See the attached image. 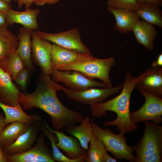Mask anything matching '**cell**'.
<instances>
[{
  "label": "cell",
  "mask_w": 162,
  "mask_h": 162,
  "mask_svg": "<svg viewBox=\"0 0 162 162\" xmlns=\"http://www.w3.org/2000/svg\"><path fill=\"white\" fill-rule=\"evenodd\" d=\"M50 75L52 79L55 82H62L67 88L72 90L80 91L96 87L110 88L104 82L96 81L75 70L53 69Z\"/></svg>",
  "instance_id": "obj_6"
},
{
  "label": "cell",
  "mask_w": 162,
  "mask_h": 162,
  "mask_svg": "<svg viewBox=\"0 0 162 162\" xmlns=\"http://www.w3.org/2000/svg\"><path fill=\"white\" fill-rule=\"evenodd\" d=\"M0 107L5 114L4 122L8 124L13 122L19 121L31 125L43 120L41 115L36 114L30 116L22 109L20 103L15 106H10L0 102Z\"/></svg>",
  "instance_id": "obj_18"
},
{
  "label": "cell",
  "mask_w": 162,
  "mask_h": 162,
  "mask_svg": "<svg viewBox=\"0 0 162 162\" xmlns=\"http://www.w3.org/2000/svg\"><path fill=\"white\" fill-rule=\"evenodd\" d=\"M152 67H162V54H160L158 56L156 61L152 63Z\"/></svg>",
  "instance_id": "obj_37"
},
{
  "label": "cell",
  "mask_w": 162,
  "mask_h": 162,
  "mask_svg": "<svg viewBox=\"0 0 162 162\" xmlns=\"http://www.w3.org/2000/svg\"><path fill=\"white\" fill-rule=\"evenodd\" d=\"M115 63L113 57L99 59L94 57L91 54L80 53L78 58L74 62L56 67L53 69L78 71L91 79H98L111 88L113 86L109 77V72Z\"/></svg>",
  "instance_id": "obj_3"
},
{
  "label": "cell",
  "mask_w": 162,
  "mask_h": 162,
  "mask_svg": "<svg viewBox=\"0 0 162 162\" xmlns=\"http://www.w3.org/2000/svg\"><path fill=\"white\" fill-rule=\"evenodd\" d=\"M41 38L64 48L83 54H90L88 48L82 43L79 29L73 28L68 31L50 33L36 30Z\"/></svg>",
  "instance_id": "obj_7"
},
{
  "label": "cell",
  "mask_w": 162,
  "mask_h": 162,
  "mask_svg": "<svg viewBox=\"0 0 162 162\" xmlns=\"http://www.w3.org/2000/svg\"><path fill=\"white\" fill-rule=\"evenodd\" d=\"M40 12V10L37 9L29 8L23 11L11 9L6 15L8 23L11 26L13 24L17 23L28 29L36 31L39 27L37 17Z\"/></svg>",
  "instance_id": "obj_16"
},
{
  "label": "cell",
  "mask_w": 162,
  "mask_h": 162,
  "mask_svg": "<svg viewBox=\"0 0 162 162\" xmlns=\"http://www.w3.org/2000/svg\"><path fill=\"white\" fill-rule=\"evenodd\" d=\"M43 121L30 125L26 132L12 143L3 148L4 154L8 155L21 153L31 149L36 141L38 133L41 130Z\"/></svg>",
  "instance_id": "obj_13"
},
{
  "label": "cell",
  "mask_w": 162,
  "mask_h": 162,
  "mask_svg": "<svg viewBox=\"0 0 162 162\" xmlns=\"http://www.w3.org/2000/svg\"><path fill=\"white\" fill-rule=\"evenodd\" d=\"M29 125L19 121L7 125L0 134V147L4 148L12 143L27 131Z\"/></svg>",
  "instance_id": "obj_22"
},
{
  "label": "cell",
  "mask_w": 162,
  "mask_h": 162,
  "mask_svg": "<svg viewBox=\"0 0 162 162\" xmlns=\"http://www.w3.org/2000/svg\"><path fill=\"white\" fill-rule=\"evenodd\" d=\"M0 66L4 71L9 74L14 81L17 73L26 68L23 60L16 51L1 63Z\"/></svg>",
  "instance_id": "obj_27"
},
{
  "label": "cell",
  "mask_w": 162,
  "mask_h": 162,
  "mask_svg": "<svg viewBox=\"0 0 162 162\" xmlns=\"http://www.w3.org/2000/svg\"><path fill=\"white\" fill-rule=\"evenodd\" d=\"M139 3L146 2L152 4L158 7L162 5V0H136Z\"/></svg>",
  "instance_id": "obj_36"
},
{
  "label": "cell",
  "mask_w": 162,
  "mask_h": 162,
  "mask_svg": "<svg viewBox=\"0 0 162 162\" xmlns=\"http://www.w3.org/2000/svg\"><path fill=\"white\" fill-rule=\"evenodd\" d=\"M140 92L145 98L143 105L138 110L130 112V119L135 124L150 120L155 124L162 122V98L142 90Z\"/></svg>",
  "instance_id": "obj_8"
},
{
  "label": "cell",
  "mask_w": 162,
  "mask_h": 162,
  "mask_svg": "<svg viewBox=\"0 0 162 162\" xmlns=\"http://www.w3.org/2000/svg\"><path fill=\"white\" fill-rule=\"evenodd\" d=\"M107 10L113 15L116 19V22L113 28L122 33L132 31L133 26L139 20V17L135 11L110 6H108Z\"/></svg>",
  "instance_id": "obj_17"
},
{
  "label": "cell",
  "mask_w": 162,
  "mask_h": 162,
  "mask_svg": "<svg viewBox=\"0 0 162 162\" xmlns=\"http://www.w3.org/2000/svg\"><path fill=\"white\" fill-rule=\"evenodd\" d=\"M138 9L135 11L139 17L146 22L162 28V13L159 8L150 3H139Z\"/></svg>",
  "instance_id": "obj_25"
},
{
  "label": "cell",
  "mask_w": 162,
  "mask_h": 162,
  "mask_svg": "<svg viewBox=\"0 0 162 162\" xmlns=\"http://www.w3.org/2000/svg\"><path fill=\"white\" fill-rule=\"evenodd\" d=\"M108 0H107V1H108Z\"/></svg>",
  "instance_id": "obj_43"
},
{
  "label": "cell",
  "mask_w": 162,
  "mask_h": 162,
  "mask_svg": "<svg viewBox=\"0 0 162 162\" xmlns=\"http://www.w3.org/2000/svg\"><path fill=\"white\" fill-rule=\"evenodd\" d=\"M34 0H17L18 7L19 9L22 8V6L24 5L26 10L30 8Z\"/></svg>",
  "instance_id": "obj_32"
},
{
  "label": "cell",
  "mask_w": 162,
  "mask_h": 162,
  "mask_svg": "<svg viewBox=\"0 0 162 162\" xmlns=\"http://www.w3.org/2000/svg\"><path fill=\"white\" fill-rule=\"evenodd\" d=\"M137 78L135 88L162 98V67L148 69Z\"/></svg>",
  "instance_id": "obj_12"
},
{
  "label": "cell",
  "mask_w": 162,
  "mask_h": 162,
  "mask_svg": "<svg viewBox=\"0 0 162 162\" xmlns=\"http://www.w3.org/2000/svg\"><path fill=\"white\" fill-rule=\"evenodd\" d=\"M46 135L40 133L36 143L30 150L23 153L6 155L8 162H56L52 150L45 142Z\"/></svg>",
  "instance_id": "obj_10"
},
{
  "label": "cell",
  "mask_w": 162,
  "mask_h": 162,
  "mask_svg": "<svg viewBox=\"0 0 162 162\" xmlns=\"http://www.w3.org/2000/svg\"><path fill=\"white\" fill-rule=\"evenodd\" d=\"M61 0H34V3L38 6H43L46 4H53L59 2Z\"/></svg>",
  "instance_id": "obj_35"
},
{
  "label": "cell",
  "mask_w": 162,
  "mask_h": 162,
  "mask_svg": "<svg viewBox=\"0 0 162 162\" xmlns=\"http://www.w3.org/2000/svg\"><path fill=\"white\" fill-rule=\"evenodd\" d=\"M79 54L55 44H52L51 62L53 69L74 62Z\"/></svg>",
  "instance_id": "obj_24"
},
{
  "label": "cell",
  "mask_w": 162,
  "mask_h": 162,
  "mask_svg": "<svg viewBox=\"0 0 162 162\" xmlns=\"http://www.w3.org/2000/svg\"><path fill=\"white\" fill-rule=\"evenodd\" d=\"M137 80V78L132 76L130 73H126L120 94L106 102L90 105L93 116L101 118L106 115V111H113L117 114L116 118L113 121L105 122L104 125H116L120 133L124 134L137 129V126L130 119V97Z\"/></svg>",
  "instance_id": "obj_2"
},
{
  "label": "cell",
  "mask_w": 162,
  "mask_h": 162,
  "mask_svg": "<svg viewBox=\"0 0 162 162\" xmlns=\"http://www.w3.org/2000/svg\"><path fill=\"white\" fill-rule=\"evenodd\" d=\"M162 158V153L155 152L143 158L139 162H161Z\"/></svg>",
  "instance_id": "obj_31"
},
{
  "label": "cell",
  "mask_w": 162,
  "mask_h": 162,
  "mask_svg": "<svg viewBox=\"0 0 162 162\" xmlns=\"http://www.w3.org/2000/svg\"><path fill=\"white\" fill-rule=\"evenodd\" d=\"M80 125L65 127L64 130L68 134L75 137L79 141L82 146L86 150L93 135L92 122L88 117L83 118Z\"/></svg>",
  "instance_id": "obj_21"
},
{
  "label": "cell",
  "mask_w": 162,
  "mask_h": 162,
  "mask_svg": "<svg viewBox=\"0 0 162 162\" xmlns=\"http://www.w3.org/2000/svg\"><path fill=\"white\" fill-rule=\"evenodd\" d=\"M107 3L108 6L134 11H136L139 7L136 0H109Z\"/></svg>",
  "instance_id": "obj_29"
},
{
  "label": "cell",
  "mask_w": 162,
  "mask_h": 162,
  "mask_svg": "<svg viewBox=\"0 0 162 162\" xmlns=\"http://www.w3.org/2000/svg\"><path fill=\"white\" fill-rule=\"evenodd\" d=\"M5 116L0 112V134L7 125L4 122Z\"/></svg>",
  "instance_id": "obj_38"
},
{
  "label": "cell",
  "mask_w": 162,
  "mask_h": 162,
  "mask_svg": "<svg viewBox=\"0 0 162 162\" xmlns=\"http://www.w3.org/2000/svg\"><path fill=\"white\" fill-rule=\"evenodd\" d=\"M19 39L7 28H0V64L16 51Z\"/></svg>",
  "instance_id": "obj_23"
},
{
  "label": "cell",
  "mask_w": 162,
  "mask_h": 162,
  "mask_svg": "<svg viewBox=\"0 0 162 162\" xmlns=\"http://www.w3.org/2000/svg\"><path fill=\"white\" fill-rule=\"evenodd\" d=\"M94 134L103 143L106 151L111 152L116 160L125 159L130 162H136L133 153L132 147L126 143L124 134H114L108 128L103 129L94 122H92Z\"/></svg>",
  "instance_id": "obj_4"
},
{
  "label": "cell",
  "mask_w": 162,
  "mask_h": 162,
  "mask_svg": "<svg viewBox=\"0 0 162 162\" xmlns=\"http://www.w3.org/2000/svg\"><path fill=\"white\" fill-rule=\"evenodd\" d=\"M10 75L0 66V102L15 106L20 103L21 92L12 81Z\"/></svg>",
  "instance_id": "obj_15"
},
{
  "label": "cell",
  "mask_w": 162,
  "mask_h": 162,
  "mask_svg": "<svg viewBox=\"0 0 162 162\" xmlns=\"http://www.w3.org/2000/svg\"><path fill=\"white\" fill-rule=\"evenodd\" d=\"M36 88L32 93L21 92L20 103L23 109H41L51 117L52 129L63 131L66 127L76 125L83 119L80 112L70 110L58 99L57 92L61 90L59 84L51 78L50 75L42 70L38 76Z\"/></svg>",
  "instance_id": "obj_1"
},
{
  "label": "cell",
  "mask_w": 162,
  "mask_h": 162,
  "mask_svg": "<svg viewBox=\"0 0 162 162\" xmlns=\"http://www.w3.org/2000/svg\"><path fill=\"white\" fill-rule=\"evenodd\" d=\"M30 72L26 68L20 70L17 74L14 80L15 85L19 89L26 91L30 79Z\"/></svg>",
  "instance_id": "obj_30"
},
{
  "label": "cell",
  "mask_w": 162,
  "mask_h": 162,
  "mask_svg": "<svg viewBox=\"0 0 162 162\" xmlns=\"http://www.w3.org/2000/svg\"><path fill=\"white\" fill-rule=\"evenodd\" d=\"M41 130L50 140L52 147L53 158L56 162H86V154L76 159H70L64 155L56 146L58 140L54 133L46 127L44 120L42 122Z\"/></svg>",
  "instance_id": "obj_26"
},
{
  "label": "cell",
  "mask_w": 162,
  "mask_h": 162,
  "mask_svg": "<svg viewBox=\"0 0 162 162\" xmlns=\"http://www.w3.org/2000/svg\"><path fill=\"white\" fill-rule=\"evenodd\" d=\"M32 30L24 27L20 28L18 35L19 44L16 52L23 60L26 68L31 73L35 71L32 63L31 47Z\"/></svg>",
  "instance_id": "obj_20"
},
{
  "label": "cell",
  "mask_w": 162,
  "mask_h": 162,
  "mask_svg": "<svg viewBox=\"0 0 162 162\" xmlns=\"http://www.w3.org/2000/svg\"><path fill=\"white\" fill-rule=\"evenodd\" d=\"M9 25L6 13L0 11V28H7Z\"/></svg>",
  "instance_id": "obj_34"
},
{
  "label": "cell",
  "mask_w": 162,
  "mask_h": 162,
  "mask_svg": "<svg viewBox=\"0 0 162 162\" xmlns=\"http://www.w3.org/2000/svg\"><path fill=\"white\" fill-rule=\"evenodd\" d=\"M143 122L145 125L143 136L132 147L136 152V162L154 152L162 153V126L148 120Z\"/></svg>",
  "instance_id": "obj_5"
},
{
  "label": "cell",
  "mask_w": 162,
  "mask_h": 162,
  "mask_svg": "<svg viewBox=\"0 0 162 162\" xmlns=\"http://www.w3.org/2000/svg\"><path fill=\"white\" fill-rule=\"evenodd\" d=\"M132 31L137 42L150 50L154 48V41L158 32L153 26L140 19L133 27Z\"/></svg>",
  "instance_id": "obj_19"
},
{
  "label": "cell",
  "mask_w": 162,
  "mask_h": 162,
  "mask_svg": "<svg viewBox=\"0 0 162 162\" xmlns=\"http://www.w3.org/2000/svg\"><path fill=\"white\" fill-rule=\"evenodd\" d=\"M12 1H14L16 2V1H17V0H12Z\"/></svg>",
  "instance_id": "obj_42"
},
{
  "label": "cell",
  "mask_w": 162,
  "mask_h": 162,
  "mask_svg": "<svg viewBox=\"0 0 162 162\" xmlns=\"http://www.w3.org/2000/svg\"><path fill=\"white\" fill-rule=\"evenodd\" d=\"M32 61L40 66L44 73L51 75L53 70L51 62L52 44L40 37L33 30L32 31Z\"/></svg>",
  "instance_id": "obj_11"
},
{
  "label": "cell",
  "mask_w": 162,
  "mask_h": 162,
  "mask_svg": "<svg viewBox=\"0 0 162 162\" xmlns=\"http://www.w3.org/2000/svg\"><path fill=\"white\" fill-rule=\"evenodd\" d=\"M104 162H117L116 160L110 157L106 152L104 154L103 158Z\"/></svg>",
  "instance_id": "obj_39"
},
{
  "label": "cell",
  "mask_w": 162,
  "mask_h": 162,
  "mask_svg": "<svg viewBox=\"0 0 162 162\" xmlns=\"http://www.w3.org/2000/svg\"><path fill=\"white\" fill-rule=\"evenodd\" d=\"M3 148L0 147V162H8L6 155L3 152Z\"/></svg>",
  "instance_id": "obj_40"
},
{
  "label": "cell",
  "mask_w": 162,
  "mask_h": 162,
  "mask_svg": "<svg viewBox=\"0 0 162 162\" xmlns=\"http://www.w3.org/2000/svg\"><path fill=\"white\" fill-rule=\"evenodd\" d=\"M12 9V5L10 3L0 0V11L6 13Z\"/></svg>",
  "instance_id": "obj_33"
},
{
  "label": "cell",
  "mask_w": 162,
  "mask_h": 162,
  "mask_svg": "<svg viewBox=\"0 0 162 162\" xmlns=\"http://www.w3.org/2000/svg\"><path fill=\"white\" fill-rule=\"evenodd\" d=\"M1 0L4 1L5 2H9V3H10V2L12 1V0Z\"/></svg>",
  "instance_id": "obj_41"
},
{
  "label": "cell",
  "mask_w": 162,
  "mask_h": 162,
  "mask_svg": "<svg viewBox=\"0 0 162 162\" xmlns=\"http://www.w3.org/2000/svg\"><path fill=\"white\" fill-rule=\"evenodd\" d=\"M90 142L86 162H104V156L107 151L103 142L94 134Z\"/></svg>",
  "instance_id": "obj_28"
},
{
  "label": "cell",
  "mask_w": 162,
  "mask_h": 162,
  "mask_svg": "<svg viewBox=\"0 0 162 162\" xmlns=\"http://www.w3.org/2000/svg\"><path fill=\"white\" fill-rule=\"evenodd\" d=\"M123 84L115 87L102 88L94 87L83 90H71L59 85V87L70 100L90 105L102 103L109 96L119 92L122 89Z\"/></svg>",
  "instance_id": "obj_9"
},
{
  "label": "cell",
  "mask_w": 162,
  "mask_h": 162,
  "mask_svg": "<svg viewBox=\"0 0 162 162\" xmlns=\"http://www.w3.org/2000/svg\"><path fill=\"white\" fill-rule=\"evenodd\" d=\"M44 122L46 128L53 132L56 136L58 141L56 146L62 150L66 157L74 159L86 154L87 150L82 146L79 141L75 137L73 136H68L63 131L54 130L44 121Z\"/></svg>",
  "instance_id": "obj_14"
}]
</instances>
